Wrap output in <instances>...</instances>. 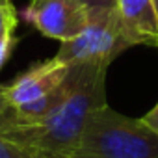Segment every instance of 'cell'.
<instances>
[{
  "label": "cell",
  "mask_w": 158,
  "mask_h": 158,
  "mask_svg": "<svg viewBox=\"0 0 158 158\" xmlns=\"http://www.w3.org/2000/svg\"><path fill=\"white\" fill-rule=\"evenodd\" d=\"M106 69L69 65L65 97L39 119H19L6 104L0 110V136L47 158H71L88 115L106 104Z\"/></svg>",
  "instance_id": "cell-1"
},
{
  "label": "cell",
  "mask_w": 158,
  "mask_h": 158,
  "mask_svg": "<svg viewBox=\"0 0 158 158\" xmlns=\"http://www.w3.org/2000/svg\"><path fill=\"white\" fill-rule=\"evenodd\" d=\"M71 158H158V134L102 104L88 115Z\"/></svg>",
  "instance_id": "cell-2"
},
{
  "label": "cell",
  "mask_w": 158,
  "mask_h": 158,
  "mask_svg": "<svg viewBox=\"0 0 158 158\" xmlns=\"http://www.w3.org/2000/svg\"><path fill=\"white\" fill-rule=\"evenodd\" d=\"M134 47L128 39L115 6L89 10V19L84 30L76 37L63 41L56 52V60L65 65H104L108 67L114 58L123 50Z\"/></svg>",
  "instance_id": "cell-3"
},
{
  "label": "cell",
  "mask_w": 158,
  "mask_h": 158,
  "mask_svg": "<svg viewBox=\"0 0 158 158\" xmlns=\"http://www.w3.org/2000/svg\"><path fill=\"white\" fill-rule=\"evenodd\" d=\"M24 19L39 34L63 43L84 30L89 10L82 0H30Z\"/></svg>",
  "instance_id": "cell-4"
},
{
  "label": "cell",
  "mask_w": 158,
  "mask_h": 158,
  "mask_svg": "<svg viewBox=\"0 0 158 158\" xmlns=\"http://www.w3.org/2000/svg\"><path fill=\"white\" fill-rule=\"evenodd\" d=\"M67 73L69 65H65L56 58L41 61L32 69H28L24 74H21L10 86H4V97L10 106L21 108L56 89L65 80Z\"/></svg>",
  "instance_id": "cell-5"
},
{
  "label": "cell",
  "mask_w": 158,
  "mask_h": 158,
  "mask_svg": "<svg viewBox=\"0 0 158 158\" xmlns=\"http://www.w3.org/2000/svg\"><path fill=\"white\" fill-rule=\"evenodd\" d=\"M115 10L132 45L158 48V15L154 0H117Z\"/></svg>",
  "instance_id": "cell-6"
},
{
  "label": "cell",
  "mask_w": 158,
  "mask_h": 158,
  "mask_svg": "<svg viewBox=\"0 0 158 158\" xmlns=\"http://www.w3.org/2000/svg\"><path fill=\"white\" fill-rule=\"evenodd\" d=\"M0 158H47L0 136Z\"/></svg>",
  "instance_id": "cell-7"
},
{
  "label": "cell",
  "mask_w": 158,
  "mask_h": 158,
  "mask_svg": "<svg viewBox=\"0 0 158 158\" xmlns=\"http://www.w3.org/2000/svg\"><path fill=\"white\" fill-rule=\"evenodd\" d=\"M17 26V11L15 8L10 6H0V35L13 32Z\"/></svg>",
  "instance_id": "cell-8"
},
{
  "label": "cell",
  "mask_w": 158,
  "mask_h": 158,
  "mask_svg": "<svg viewBox=\"0 0 158 158\" xmlns=\"http://www.w3.org/2000/svg\"><path fill=\"white\" fill-rule=\"evenodd\" d=\"M11 48H13V32L0 35V67H2L6 63V60L10 58Z\"/></svg>",
  "instance_id": "cell-9"
},
{
  "label": "cell",
  "mask_w": 158,
  "mask_h": 158,
  "mask_svg": "<svg viewBox=\"0 0 158 158\" xmlns=\"http://www.w3.org/2000/svg\"><path fill=\"white\" fill-rule=\"evenodd\" d=\"M141 121H143L147 127H151V128L158 134V102H156V104H154V106H152L143 117H141Z\"/></svg>",
  "instance_id": "cell-10"
},
{
  "label": "cell",
  "mask_w": 158,
  "mask_h": 158,
  "mask_svg": "<svg viewBox=\"0 0 158 158\" xmlns=\"http://www.w3.org/2000/svg\"><path fill=\"white\" fill-rule=\"evenodd\" d=\"M88 6V10H95V8H114L117 0H82Z\"/></svg>",
  "instance_id": "cell-11"
},
{
  "label": "cell",
  "mask_w": 158,
  "mask_h": 158,
  "mask_svg": "<svg viewBox=\"0 0 158 158\" xmlns=\"http://www.w3.org/2000/svg\"><path fill=\"white\" fill-rule=\"evenodd\" d=\"M11 0H0V6H10Z\"/></svg>",
  "instance_id": "cell-12"
},
{
  "label": "cell",
  "mask_w": 158,
  "mask_h": 158,
  "mask_svg": "<svg viewBox=\"0 0 158 158\" xmlns=\"http://www.w3.org/2000/svg\"><path fill=\"white\" fill-rule=\"evenodd\" d=\"M154 6H156V15H158V0H154Z\"/></svg>",
  "instance_id": "cell-13"
}]
</instances>
